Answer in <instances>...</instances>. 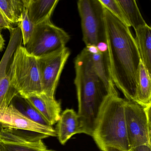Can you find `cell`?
Masks as SVG:
<instances>
[{
	"label": "cell",
	"instance_id": "20",
	"mask_svg": "<svg viewBox=\"0 0 151 151\" xmlns=\"http://www.w3.org/2000/svg\"><path fill=\"white\" fill-rule=\"evenodd\" d=\"M24 8V0H0V9L12 25L20 22Z\"/></svg>",
	"mask_w": 151,
	"mask_h": 151
},
{
	"label": "cell",
	"instance_id": "3",
	"mask_svg": "<svg viewBox=\"0 0 151 151\" xmlns=\"http://www.w3.org/2000/svg\"><path fill=\"white\" fill-rule=\"evenodd\" d=\"M125 100L117 93L111 94L101 109L92 137L102 151L107 147L126 151L130 149L124 114Z\"/></svg>",
	"mask_w": 151,
	"mask_h": 151
},
{
	"label": "cell",
	"instance_id": "12",
	"mask_svg": "<svg viewBox=\"0 0 151 151\" xmlns=\"http://www.w3.org/2000/svg\"><path fill=\"white\" fill-rule=\"evenodd\" d=\"M51 126L55 124L60 116V102L44 93L33 94L25 97Z\"/></svg>",
	"mask_w": 151,
	"mask_h": 151
},
{
	"label": "cell",
	"instance_id": "27",
	"mask_svg": "<svg viewBox=\"0 0 151 151\" xmlns=\"http://www.w3.org/2000/svg\"><path fill=\"white\" fill-rule=\"evenodd\" d=\"M3 126H2V124L0 123V135H1V131H2V129H3Z\"/></svg>",
	"mask_w": 151,
	"mask_h": 151
},
{
	"label": "cell",
	"instance_id": "24",
	"mask_svg": "<svg viewBox=\"0 0 151 151\" xmlns=\"http://www.w3.org/2000/svg\"><path fill=\"white\" fill-rule=\"evenodd\" d=\"M129 151H151V145H142L132 147Z\"/></svg>",
	"mask_w": 151,
	"mask_h": 151
},
{
	"label": "cell",
	"instance_id": "26",
	"mask_svg": "<svg viewBox=\"0 0 151 151\" xmlns=\"http://www.w3.org/2000/svg\"><path fill=\"white\" fill-rule=\"evenodd\" d=\"M103 151H126L118 148H114L112 147H107L104 149Z\"/></svg>",
	"mask_w": 151,
	"mask_h": 151
},
{
	"label": "cell",
	"instance_id": "1",
	"mask_svg": "<svg viewBox=\"0 0 151 151\" xmlns=\"http://www.w3.org/2000/svg\"><path fill=\"white\" fill-rule=\"evenodd\" d=\"M106 45L113 83L134 101L140 55L129 27L105 8Z\"/></svg>",
	"mask_w": 151,
	"mask_h": 151
},
{
	"label": "cell",
	"instance_id": "6",
	"mask_svg": "<svg viewBox=\"0 0 151 151\" xmlns=\"http://www.w3.org/2000/svg\"><path fill=\"white\" fill-rule=\"evenodd\" d=\"M70 39L64 30L54 24L51 20H47L35 25L24 47L29 53L40 57L65 47Z\"/></svg>",
	"mask_w": 151,
	"mask_h": 151
},
{
	"label": "cell",
	"instance_id": "5",
	"mask_svg": "<svg viewBox=\"0 0 151 151\" xmlns=\"http://www.w3.org/2000/svg\"><path fill=\"white\" fill-rule=\"evenodd\" d=\"M77 7L86 47L106 43L105 8L99 0H79Z\"/></svg>",
	"mask_w": 151,
	"mask_h": 151
},
{
	"label": "cell",
	"instance_id": "11",
	"mask_svg": "<svg viewBox=\"0 0 151 151\" xmlns=\"http://www.w3.org/2000/svg\"><path fill=\"white\" fill-rule=\"evenodd\" d=\"M0 123L6 128L37 132L48 137L57 136L52 126L42 125L32 121L11 104L7 107L0 109Z\"/></svg>",
	"mask_w": 151,
	"mask_h": 151
},
{
	"label": "cell",
	"instance_id": "16",
	"mask_svg": "<svg viewBox=\"0 0 151 151\" xmlns=\"http://www.w3.org/2000/svg\"><path fill=\"white\" fill-rule=\"evenodd\" d=\"M134 101L144 106H151V74L141 62L138 70Z\"/></svg>",
	"mask_w": 151,
	"mask_h": 151
},
{
	"label": "cell",
	"instance_id": "14",
	"mask_svg": "<svg viewBox=\"0 0 151 151\" xmlns=\"http://www.w3.org/2000/svg\"><path fill=\"white\" fill-rule=\"evenodd\" d=\"M90 53L93 68L98 76L109 90L116 92L110 75L108 55L106 43L98 46L86 47Z\"/></svg>",
	"mask_w": 151,
	"mask_h": 151
},
{
	"label": "cell",
	"instance_id": "13",
	"mask_svg": "<svg viewBox=\"0 0 151 151\" xmlns=\"http://www.w3.org/2000/svg\"><path fill=\"white\" fill-rule=\"evenodd\" d=\"M57 122L56 134L62 145H65L75 134L85 133L80 117L74 109L64 110Z\"/></svg>",
	"mask_w": 151,
	"mask_h": 151
},
{
	"label": "cell",
	"instance_id": "10",
	"mask_svg": "<svg viewBox=\"0 0 151 151\" xmlns=\"http://www.w3.org/2000/svg\"><path fill=\"white\" fill-rule=\"evenodd\" d=\"M10 32L9 43L0 62V109L7 107L14 98L18 94L10 82V64L14 53L22 45V37L19 27Z\"/></svg>",
	"mask_w": 151,
	"mask_h": 151
},
{
	"label": "cell",
	"instance_id": "18",
	"mask_svg": "<svg viewBox=\"0 0 151 151\" xmlns=\"http://www.w3.org/2000/svg\"><path fill=\"white\" fill-rule=\"evenodd\" d=\"M11 105L32 121L42 125L52 126L25 97L17 94L12 100Z\"/></svg>",
	"mask_w": 151,
	"mask_h": 151
},
{
	"label": "cell",
	"instance_id": "22",
	"mask_svg": "<svg viewBox=\"0 0 151 151\" xmlns=\"http://www.w3.org/2000/svg\"><path fill=\"white\" fill-rule=\"evenodd\" d=\"M104 8L121 22L129 27L117 0H99Z\"/></svg>",
	"mask_w": 151,
	"mask_h": 151
},
{
	"label": "cell",
	"instance_id": "15",
	"mask_svg": "<svg viewBox=\"0 0 151 151\" xmlns=\"http://www.w3.org/2000/svg\"><path fill=\"white\" fill-rule=\"evenodd\" d=\"M27 15L36 25L50 20L59 0H24Z\"/></svg>",
	"mask_w": 151,
	"mask_h": 151
},
{
	"label": "cell",
	"instance_id": "19",
	"mask_svg": "<svg viewBox=\"0 0 151 151\" xmlns=\"http://www.w3.org/2000/svg\"><path fill=\"white\" fill-rule=\"evenodd\" d=\"M130 27L136 30L147 24L135 0H117Z\"/></svg>",
	"mask_w": 151,
	"mask_h": 151
},
{
	"label": "cell",
	"instance_id": "7",
	"mask_svg": "<svg viewBox=\"0 0 151 151\" xmlns=\"http://www.w3.org/2000/svg\"><path fill=\"white\" fill-rule=\"evenodd\" d=\"M151 106L145 107L135 101L125 100L124 114L130 148L151 145Z\"/></svg>",
	"mask_w": 151,
	"mask_h": 151
},
{
	"label": "cell",
	"instance_id": "28",
	"mask_svg": "<svg viewBox=\"0 0 151 151\" xmlns=\"http://www.w3.org/2000/svg\"><path fill=\"white\" fill-rule=\"evenodd\" d=\"M48 151H53V150H48Z\"/></svg>",
	"mask_w": 151,
	"mask_h": 151
},
{
	"label": "cell",
	"instance_id": "23",
	"mask_svg": "<svg viewBox=\"0 0 151 151\" xmlns=\"http://www.w3.org/2000/svg\"><path fill=\"white\" fill-rule=\"evenodd\" d=\"M14 27L13 25L8 21L6 17L0 9V30L2 29H7L9 31L12 30Z\"/></svg>",
	"mask_w": 151,
	"mask_h": 151
},
{
	"label": "cell",
	"instance_id": "21",
	"mask_svg": "<svg viewBox=\"0 0 151 151\" xmlns=\"http://www.w3.org/2000/svg\"><path fill=\"white\" fill-rule=\"evenodd\" d=\"M35 25L31 22L27 15V11L24 6L22 15L21 22L18 24V27L21 30L22 37V43L25 46L28 43L31 37Z\"/></svg>",
	"mask_w": 151,
	"mask_h": 151
},
{
	"label": "cell",
	"instance_id": "4",
	"mask_svg": "<svg viewBox=\"0 0 151 151\" xmlns=\"http://www.w3.org/2000/svg\"><path fill=\"white\" fill-rule=\"evenodd\" d=\"M9 74L12 86L21 96L43 93L38 58L22 45L14 53Z\"/></svg>",
	"mask_w": 151,
	"mask_h": 151
},
{
	"label": "cell",
	"instance_id": "2",
	"mask_svg": "<svg viewBox=\"0 0 151 151\" xmlns=\"http://www.w3.org/2000/svg\"><path fill=\"white\" fill-rule=\"evenodd\" d=\"M74 83L78 101V114L84 134L92 137L100 111L108 97L117 93L109 90L96 73L90 53L85 47L75 60Z\"/></svg>",
	"mask_w": 151,
	"mask_h": 151
},
{
	"label": "cell",
	"instance_id": "8",
	"mask_svg": "<svg viewBox=\"0 0 151 151\" xmlns=\"http://www.w3.org/2000/svg\"><path fill=\"white\" fill-rule=\"evenodd\" d=\"M68 47L37 57L43 93L55 97L62 72L70 55Z\"/></svg>",
	"mask_w": 151,
	"mask_h": 151
},
{
	"label": "cell",
	"instance_id": "17",
	"mask_svg": "<svg viewBox=\"0 0 151 151\" xmlns=\"http://www.w3.org/2000/svg\"><path fill=\"white\" fill-rule=\"evenodd\" d=\"M135 40L141 63L151 74V28L147 24L135 30Z\"/></svg>",
	"mask_w": 151,
	"mask_h": 151
},
{
	"label": "cell",
	"instance_id": "9",
	"mask_svg": "<svg viewBox=\"0 0 151 151\" xmlns=\"http://www.w3.org/2000/svg\"><path fill=\"white\" fill-rule=\"evenodd\" d=\"M46 135L3 127L0 135V151H48L42 139Z\"/></svg>",
	"mask_w": 151,
	"mask_h": 151
},
{
	"label": "cell",
	"instance_id": "25",
	"mask_svg": "<svg viewBox=\"0 0 151 151\" xmlns=\"http://www.w3.org/2000/svg\"><path fill=\"white\" fill-rule=\"evenodd\" d=\"M5 45V40L2 36V34L1 32V30H0V52H1L3 48Z\"/></svg>",
	"mask_w": 151,
	"mask_h": 151
}]
</instances>
